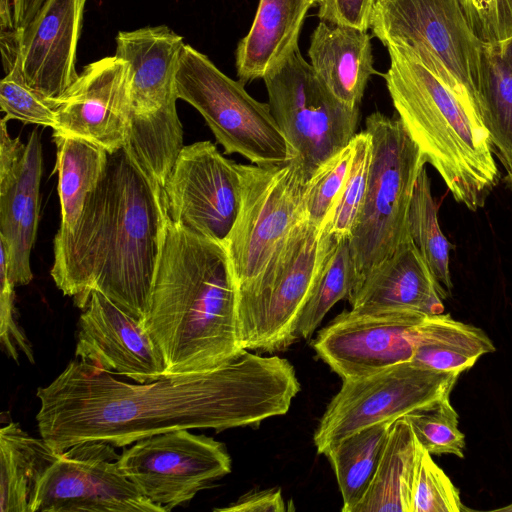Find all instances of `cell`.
Listing matches in <instances>:
<instances>
[{
  "mask_svg": "<svg viewBox=\"0 0 512 512\" xmlns=\"http://www.w3.org/2000/svg\"><path fill=\"white\" fill-rule=\"evenodd\" d=\"M299 391L287 359L248 350L213 370L136 384L77 359L37 389L36 420L57 453L90 441L125 447L179 429L256 426L286 414Z\"/></svg>",
  "mask_w": 512,
  "mask_h": 512,
  "instance_id": "cell-1",
  "label": "cell"
},
{
  "mask_svg": "<svg viewBox=\"0 0 512 512\" xmlns=\"http://www.w3.org/2000/svg\"><path fill=\"white\" fill-rule=\"evenodd\" d=\"M168 222L163 188L130 149L108 153L78 220L55 235L56 286L80 309L99 291L143 323Z\"/></svg>",
  "mask_w": 512,
  "mask_h": 512,
  "instance_id": "cell-2",
  "label": "cell"
},
{
  "mask_svg": "<svg viewBox=\"0 0 512 512\" xmlns=\"http://www.w3.org/2000/svg\"><path fill=\"white\" fill-rule=\"evenodd\" d=\"M237 290L223 243L168 222L143 325L166 376L213 370L245 350Z\"/></svg>",
  "mask_w": 512,
  "mask_h": 512,
  "instance_id": "cell-3",
  "label": "cell"
},
{
  "mask_svg": "<svg viewBox=\"0 0 512 512\" xmlns=\"http://www.w3.org/2000/svg\"><path fill=\"white\" fill-rule=\"evenodd\" d=\"M385 47L390 66L383 77L398 118L453 198L478 210L499 180L478 110L405 47Z\"/></svg>",
  "mask_w": 512,
  "mask_h": 512,
  "instance_id": "cell-4",
  "label": "cell"
},
{
  "mask_svg": "<svg viewBox=\"0 0 512 512\" xmlns=\"http://www.w3.org/2000/svg\"><path fill=\"white\" fill-rule=\"evenodd\" d=\"M365 126L371 139V161L365 199L348 239L354 269L352 291L410 237V204L427 163L399 118L374 112L367 116Z\"/></svg>",
  "mask_w": 512,
  "mask_h": 512,
  "instance_id": "cell-5",
  "label": "cell"
},
{
  "mask_svg": "<svg viewBox=\"0 0 512 512\" xmlns=\"http://www.w3.org/2000/svg\"><path fill=\"white\" fill-rule=\"evenodd\" d=\"M184 39L166 25L120 31L115 55L129 67L132 119L127 147L163 187L183 148L176 73Z\"/></svg>",
  "mask_w": 512,
  "mask_h": 512,
  "instance_id": "cell-6",
  "label": "cell"
},
{
  "mask_svg": "<svg viewBox=\"0 0 512 512\" xmlns=\"http://www.w3.org/2000/svg\"><path fill=\"white\" fill-rule=\"evenodd\" d=\"M338 239L305 217L263 274L237 291V328L245 350L276 352L297 340L301 313Z\"/></svg>",
  "mask_w": 512,
  "mask_h": 512,
  "instance_id": "cell-7",
  "label": "cell"
},
{
  "mask_svg": "<svg viewBox=\"0 0 512 512\" xmlns=\"http://www.w3.org/2000/svg\"><path fill=\"white\" fill-rule=\"evenodd\" d=\"M176 90L178 99L202 115L225 154L238 153L265 167L296 158L269 104L254 99L243 83L225 75L208 56L188 44L180 54Z\"/></svg>",
  "mask_w": 512,
  "mask_h": 512,
  "instance_id": "cell-8",
  "label": "cell"
},
{
  "mask_svg": "<svg viewBox=\"0 0 512 512\" xmlns=\"http://www.w3.org/2000/svg\"><path fill=\"white\" fill-rule=\"evenodd\" d=\"M370 28L384 46L405 47L479 112L484 43L472 30L460 0L376 2Z\"/></svg>",
  "mask_w": 512,
  "mask_h": 512,
  "instance_id": "cell-9",
  "label": "cell"
},
{
  "mask_svg": "<svg viewBox=\"0 0 512 512\" xmlns=\"http://www.w3.org/2000/svg\"><path fill=\"white\" fill-rule=\"evenodd\" d=\"M241 203L223 243L236 290L255 282L274 259L293 227L305 217L309 179L299 159L276 166L238 164Z\"/></svg>",
  "mask_w": 512,
  "mask_h": 512,
  "instance_id": "cell-10",
  "label": "cell"
},
{
  "mask_svg": "<svg viewBox=\"0 0 512 512\" xmlns=\"http://www.w3.org/2000/svg\"><path fill=\"white\" fill-rule=\"evenodd\" d=\"M263 80L271 113L309 176L356 135L359 107L333 96L299 48Z\"/></svg>",
  "mask_w": 512,
  "mask_h": 512,
  "instance_id": "cell-11",
  "label": "cell"
},
{
  "mask_svg": "<svg viewBox=\"0 0 512 512\" xmlns=\"http://www.w3.org/2000/svg\"><path fill=\"white\" fill-rule=\"evenodd\" d=\"M459 372H440L413 361L374 374L343 380L314 433L324 454L348 435L382 422H394L450 396Z\"/></svg>",
  "mask_w": 512,
  "mask_h": 512,
  "instance_id": "cell-12",
  "label": "cell"
},
{
  "mask_svg": "<svg viewBox=\"0 0 512 512\" xmlns=\"http://www.w3.org/2000/svg\"><path fill=\"white\" fill-rule=\"evenodd\" d=\"M117 465L164 512L189 502L199 491L231 472L225 445L189 429L138 440L123 450Z\"/></svg>",
  "mask_w": 512,
  "mask_h": 512,
  "instance_id": "cell-13",
  "label": "cell"
},
{
  "mask_svg": "<svg viewBox=\"0 0 512 512\" xmlns=\"http://www.w3.org/2000/svg\"><path fill=\"white\" fill-rule=\"evenodd\" d=\"M114 448L90 441L60 453L38 481L30 512H164L121 472Z\"/></svg>",
  "mask_w": 512,
  "mask_h": 512,
  "instance_id": "cell-14",
  "label": "cell"
},
{
  "mask_svg": "<svg viewBox=\"0 0 512 512\" xmlns=\"http://www.w3.org/2000/svg\"><path fill=\"white\" fill-rule=\"evenodd\" d=\"M169 220L221 243L239 213L241 178L237 163L210 141L183 146L163 187Z\"/></svg>",
  "mask_w": 512,
  "mask_h": 512,
  "instance_id": "cell-15",
  "label": "cell"
},
{
  "mask_svg": "<svg viewBox=\"0 0 512 512\" xmlns=\"http://www.w3.org/2000/svg\"><path fill=\"white\" fill-rule=\"evenodd\" d=\"M426 316L411 311H344L319 331L312 347L342 380L368 376L412 360Z\"/></svg>",
  "mask_w": 512,
  "mask_h": 512,
  "instance_id": "cell-16",
  "label": "cell"
},
{
  "mask_svg": "<svg viewBox=\"0 0 512 512\" xmlns=\"http://www.w3.org/2000/svg\"><path fill=\"white\" fill-rule=\"evenodd\" d=\"M53 102V136L80 138L108 153L127 145L132 119L131 82L128 64L118 56L86 65Z\"/></svg>",
  "mask_w": 512,
  "mask_h": 512,
  "instance_id": "cell-17",
  "label": "cell"
},
{
  "mask_svg": "<svg viewBox=\"0 0 512 512\" xmlns=\"http://www.w3.org/2000/svg\"><path fill=\"white\" fill-rule=\"evenodd\" d=\"M75 358L136 383L166 376L164 358L143 323L96 290L79 318Z\"/></svg>",
  "mask_w": 512,
  "mask_h": 512,
  "instance_id": "cell-18",
  "label": "cell"
},
{
  "mask_svg": "<svg viewBox=\"0 0 512 512\" xmlns=\"http://www.w3.org/2000/svg\"><path fill=\"white\" fill-rule=\"evenodd\" d=\"M87 0H46L28 25L14 28L24 77L48 98L77 79L76 50Z\"/></svg>",
  "mask_w": 512,
  "mask_h": 512,
  "instance_id": "cell-19",
  "label": "cell"
},
{
  "mask_svg": "<svg viewBox=\"0 0 512 512\" xmlns=\"http://www.w3.org/2000/svg\"><path fill=\"white\" fill-rule=\"evenodd\" d=\"M448 292L435 280L412 241L404 240L348 296L358 313L419 312L441 314Z\"/></svg>",
  "mask_w": 512,
  "mask_h": 512,
  "instance_id": "cell-20",
  "label": "cell"
},
{
  "mask_svg": "<svg viewBox=\"0 0 512 512\" xmlns=\"http://www.w3.org/2000/svg\"><path fill=\"white\" fill-rule=\"evenodd\" d=\"M310 65L320 82L345 105L359 107L374 74L371 35L354 26L320 21L310 37Z\"/></svg>",
  "mask_w": 512,
  "mask_h": 512,
  "instance_id": "cell-21",
  "label": "cell"
},
{
  "mask_svg": "<svg viewBox=\"0 0 512 512\" xmlns=\"http://www.w3.org/2000/svg\"><path fill=\"white\" fill-rule=\"evenodd\" d=\"M313 0H259L248 34L236 49V70L243 84L263 79L293 51Z\"/></svg>",
  "mask_w": 512,
  "mask_h": 512,
  "instance_id": "cell-22",
  "label": "cell"
},
{
  "mask_svg": "<svg viewBox=\"0 0 512 512\" xmlns=\"http://www.w3.org/2000/svg\"><path fill=\"white\" fill-rule=\"evenodd\" d=\"M417 447L407 419L394 421L372 483L353 512H412Z\"/></svg>",
  "mask_w": 512,
  "mask_h": 512,
  "instance_id": "cell-23",
  "label": "cell"
},
{
  "mask_svg": "<svg viewBox=\"0 0 512 512\" xmlns=\"http://www.w3.org/2000/svg\"><path fill=\"white\" fill-rule=\"evenodd\" d=\"M60 453L30 436L17 423L0 430V511L30 512L36 485Z\"/></svg>",
  "mask_w": 512,
  "mask_h": 512,
  "instance_id": "cell-24",
  "label": "cell"
},
{
  "mask_svg": "<svg viewBox=\"0 0 512 512\" xmlns=\"http://www.w3.org/2000/svg\"><path fill=\"white\" fill-rule=\"evenodd\" d=\"M494 351L482 329L441 313L426 316L420 324L411 361L440 372L462 373Z\"/></svg>",
  "mask_w": 512,
  "mask_h": 512,
  "instance_id": "cell-25",
  "label": "cell"
},
{
  "mask_svg": "<svg viewBox=\"0 0 512 512\" xmlns=\"http://www.w3.org/2000/svg\"><path fill=\"white\" fill-rule=\"evenodd\" d=\"M477 99L493 151L507 173H512V71L499 45H483Z\"/></svg>",
  "mask_w": 512,
  "mask_h": 512,
  "instance_id": "cell-26",
  "label": "cell"
},
{
  "mask_svg": "<svg viewBox=\"0 0 512 512\" xmlns=\"http://www.w3.org/2000/svg\"><path fill=\"white\" fill-rule=\"evenodd\" d=\"M393 422L354 432L325 453L343 499V512H353L367 493L380 463Z\"/></svg>",
  "mask_w": 512,
  "mask_h": 512,
  "instance_id": "cell-27",
  "label": "cell"
},
{
  "mask_svg": "<svg viewBox=\"0 0 512 512\" xmlns=\"http://www.w3.org/2000/svg\"><path fill=\"white\" fill-rule=\"evenodd\" d=\"M57 147L56 165L61 206L60 230L76 223L88 195L96 188L104 172L108 152L89 141L53 136Z\"/></svg>",
  "mask_w": 512,
  "mask_h": 512,
  "instance_id": "cell-28",
  "label": "cell"
},
{
  "mask_svg": "<svg viewBox=\"0 0 512 512\" xmlns=\"http://www.w3.org/2000/svg\"><path fill=\"white\" fill-rule=\"evenodd\" d=\"M409 234L431 270L435 280L450 293L453 285L449 268V254L453 248L440 229L438 204L435 202L431 183L424 167L414 188L409 215Z\"/></svg>",
  "mask_w": 512,
  "mask_h": 512,
  "instance_id": "cell-29",
  "label": "cell"
},
{
  "mask_svg": "<svg viewBox=\"0 0 512 512\" xmlns=\"http://www.w3.org/2000/svg\"><path fill=\"white\" fill-rule=\"evenodd\" d=\"M354 287V269L348 239H341L328 259L298 321L296 336L308 339L329 310L348 298Z\"/></svg>",
  "mask_w": 512,
  "mask_h": 512,
  "instance_id": "cell-30",
  "label": "cell"
},
{
  "mask_svg": "<svg viewBox=\"0 0 512 512\" xmlns=\"http://www.w3.org/2000/svg\"><path fill=\"white\" fill-rule=\"evenodd\" d=\"M353 158L341 194L324 222L326 231L338 240L349 239L360 214L367 190L371 139L366 130L352 139Z\"/></svg>",
  "mask_w": 512,
  "mask_h": 512,
  "instance_id": "cell-31",
  "label": "cell"
},
{
  "mask_svg": "<svg viewBox=\"0 0 512 512\" xmlns=\"http://www.w3.org/2000/svg\"><path fill=\"white\" fill-rule=\"evenodd\" d=\"M351 142L339 152L321 163L307 181L304 194L305 218L317 226H323L334 208L345 185L353 158Z\"/></svg>",
  "mask_w": 512,
  "mask_h": 512,
  "instance_id": "cell-32",
  "label": "cell"
},
{
  "mask_svg": "<svg viewBox=\"0 0 512 512\" xmlns=\"http://www.w3.org/2000/svg\"><path fill=\"white\" fill-rule=\"evenodd\" d=\"M5 72L0 83V106L5 113L4 118L54 129L56 115L53 98L45 97L29 86L22 71L20 53Z\"/></svg>",
  "mask_w": 512,
  "mask_h": 512,
  "instance_id": "cell-33",
  "label": "cell"
},
{
  "mask_svg": "<svg viewBox=\"0 0 512 512\" xmlns=\"http://www.w3.org/2000/svg\"><path fill=\"white\" fill-rule=\"evenodd\" d=\"M421 446L431 455L464 457L465 436L458 427V414L449 397L438 404L405 416Z\"/></svg>",
  "mask_w": 512,
  "mask_h": 512,
  "instance_id": "cell-34",
  "label": "cell"
},
{
  "mask_svg": "<svg viewBox=\"0 0 512 512\" xmlns=\"http://www.w3.org/2000/svg\"><path fill=\"white\" fill-rule=\"evenodd\" d=\"M418 441V440H417ZM459 490L418 442L412 512H462Z\"/></svg>",
  "mask_w": 512,
  "mask_h": 512,
  "instance_id": "cell-35",
  "label": "cell"
},
{
  "mask_svg": "<svg viewBox=\"0 0 512 512\" xmlns=\"http://www.w3.org/2000/svg\"><path fill=\"white\" fill-rule=\"evenodd\" d=\"M464 14L478 38L500 45L512 36V0H460Z\"/></svg>",
  "mask_w": 512,
  "mask_h": 512,
  "instance_id": "cell-36",
  "label": "cell"
},
{
  "mask_svg": "<svg viewBox=\"0 0 512 512\" xmlns=\"http://www.w3.org/2000/svg\"><path fill=\"white\" fill-rule=\"evenodd\" d=\"M0 339L7 355L18 362L19 353L34 363L33 350L25 333L15 320V285L9 278L5 247L0 243Z\"/></svg>",
  "mask_w": 512,
  "mask_h": 512,
  "instance_id": "cell-37",
  "label": "cell"
},
{
  "mask_svg": "<svg viewBox=\"0 0 512 512\" xmlns=\"http://www.w3.org/2000/svg\"><path fill=\"white\" fill-rule=\"evenodd\" d=\"M376 0H324L318 17L332 24L354 26L368 30Z\"/></svg>",
  "mask_w": 512,
  "mask_h": 512,
  "instance_id": "cell-38",
  "label": "cell"
},
{
  "mask_svg": "<svg viewBox=\"0 0 512 512\" xmlns=\"http://www.w3.org/2000/svg\"><path fill=\"white\" fill-rule=\"evenodd\" d=\"M286 502L280 488L251 491L227 507L215 508L219 512H283Z\"/></svg>",
  "mask_w": 512,
  "mask_h": 512,
  "instance_id": "cell-39",
  "label": "cell"
},
{
  "mask_svg": "<svg viewBox=\"0 0 512 512\" xmlns=\"http://www.w3.org/2000/svg\"><path fill=\"white\" fill-rule=\"evenodd\" d=\"M6 123L3 117L0 121V185L8 183L19 171L26 151V144L10 137Z\"/></svg>",
  "mask_w": 512,
  "mask_h": 512,
  "instance_id": "cell-40",
  "label": "cell"
},
{
  "mask_svg": "<svg viewBox=\"0 0 512 512\" xmlns=\"http://www.w3.org/2000/svg\"><path fill=\"white\" fill-rule=\"evenodd\" d=\"M46 0H14V26L25 27L35 17Z\"/></svg>",
  "mask_w": 512,
  "mask_h": 512,
  "instance_id": "cell-41",
  "label": "cell"
},
{
  "mask_svg": "<svg viewBox=\"0 0 512 512\" xmlns=\"http://www.w3.org/2000/svg\"><path fill=\"white\" fill-rule=\"evenodd\" d=\"M1 30L14 29V0H0Z\"/></svg>",
  "mask_w": 512,
  "mask_h": 512,
  "instance_id": "cell-42",
  "label": "cell"
},
{
  "mask_svg": "<svg viewBox=\"0 0 512 512\" xmlns=\"http://www.w3.org/2000/svg\"><path fill=\"white\" fill-rule=\"evenodd\" d=\"M499 50L503 60L512 71V36L499 45Z\"/></svg>",
  "mask_w": 512,
  "mask_h": 512,
  "instance_id": "cell-43",
  "label": "cell"
},
{
  "mask_svg": "<svg viewBox=\"0 0 512 512\" xmlns=\"http://www.w3.org/2000/svg\"><path fill=\"white\" fill-rule=\"evenodd\" d=\"M504 181L508 188L512 190V173H507V175L504 178Z\"/></svg>",
  "mask_w": 512,
  "mask_h": 512,
  "instance_id": "cell-44",
  "label": "cell"
},
{
  "mask_svg": "<svg viewBox=\"0 0 512 512\" xmlns=\"http://www.w3.org/2000/svg\"><path fill=\"white\" fill-rule=\"evenodd\" d=\"M497 511H511L512 512V504H509L508 506L496 509Z\"/></svg>",
  "mask_w": 512,
  "mask_h": 512,
  "instance_id": "cell-45",
  "label": "cell"
},
{
  "mask_svg": "<svg viewBox=\"0 0 512 512\" xmlns=\"http://www.w3.org/2000/svg\"><path fill=\"white\" fill-rule=\"evenodd\" d=\"M315 4L320 5L324 0H313Z\"/></svg>",
  "mask_w": 512,
  "mask_h": 512,
  "instance_id": "cell-46",
  "label": "cell"
},
{
  "mask_svg": "<svg viewBox=\"0 0 512 512\" xmlns=\"http://www.w3.org/2000/svg\"><path fill=\"white\" fill-rule=\"evenodd\" d=\"M382 1H384V0H376V2H382Z\"/></svg>",
  "mask_w": 512,
  "mask_h": 512,
  "instance_id": "cell-47",
  "label": "cell"
}]
</instances>
